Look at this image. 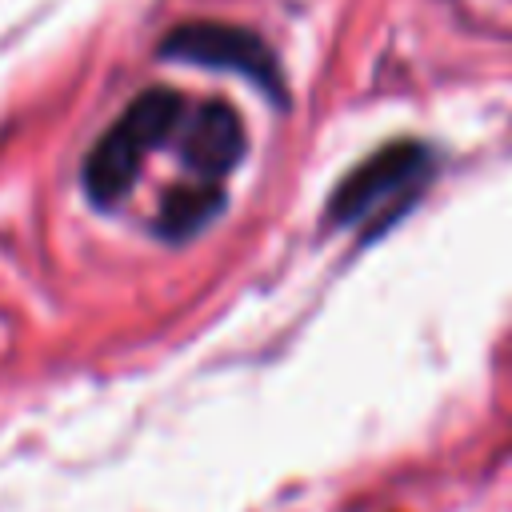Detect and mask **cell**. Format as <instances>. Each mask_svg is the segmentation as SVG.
I'll list each match as a JSON object with an SVG mask.
<instances>
[{"label": "cell", "instance_id": "1", "mask_svg": "<svg viewBox=\"0 0 512 512\" xmlns=\"http://www.w3.org/2000/svg\"><path fill=\"white\" fill-rule=\"evenodd\" d=\"M436 156L420 140H392L360 160L328 200V224L336 228H364L368 236L384 232L400 220L420 192L428 188Z\"/></svg>", "mask_w": 512, "mask_h": 512}, {"label": "cell", "instance_id": "2", "mask_svg": "<svg viewBox=\"0 0 512 512\" xmlns=\"http://www.w3.org/2000/svg\"><path fill=\"white\" fill-rule=\"evenodd\" d=\"M184 112H188V104H184V96L176 88H144L116 116V124L100 136V144L88 152V160H84V192H88V200L100 204V208L120 204L132 192L144 160L164 140H172V132L180 128Z\"/></svg>", "mask_w": 512, "mask_h": 512}, {"label": "cell", "instance_id": "3", "mask_svg": "<svg viewBox=\"0 0 512 512\" xmlns=\"http://www.w3.org/2000/svg\"><path fill=\"white\" fill-rule=\"evenodd\" d=\"M160 52H164V56H176V60L204 64V68L236 72V76L260 84L272 100H280V92H284V80H280V68H276L272 48H268L256 32L236 28V24H216V20L180 24V28H172V36L160 44Z\"/></svg>", "mask_w": 512, "mask_h": 512}, {"label": "cell", "instance_id": "4", "mask_svg": "<svg viewBox=\"0 0 512 512\" xmlns=\"http://www.w3.org/2000/svg\"><path fill=\"white\" fill-rule=\"evenodd\" d=\"M240 156H244V124H240L236 108H228L220 100H204V104L188 108V128H184L188 180L176 184L172 192L220 200V184L240 164Z\"/></svg>", "mask_w": 512, "mask_h": 512}]
</instances>
